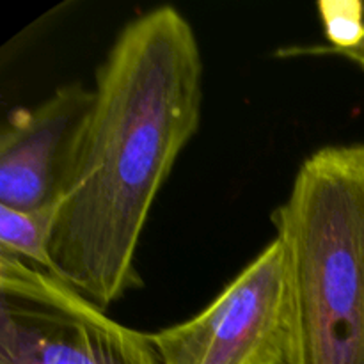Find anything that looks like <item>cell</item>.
Instances as JSON below:
<instances>
[{"label":"cell","instance_id":"obj_6","mask_svg":"<svg viewBox=\"0 0 364 364\" xmlns=\"http://www.w3.org/2000/svg\"><path fill=\"white\" fill-rule=\"evenodd\" d=\"M55 208L23 212L0 205V255L50 274V237Z\"/></svg>","mask_w":364,"mask_h":364},{"label":"cell","instance_id":"obj_3","mask_svg":"<svg viewBox=\"0 0 364 364\" xmlns=\"http://www.w3.org/2000/svg\"><path fill=\"white\" fill-rule=\"evenodd\" d=\"M0 364H164L151 334L116 322L75 288L0 255Z\"/></svg>","mask_w":364,"mask_h":364},{"label":"cell","instance_id":"obj_2","mask_svg":"<svg viewBox=\"0 0 364 364\" xmlns=\"http://www.w3.org/2000/svg\"><path fill=\"white\" fill-rule=\"evenodd\" d=\"M272 223L287 272V364H364V144L304 159Z\"/></svg>","mask_w":364,"mask_h":364},{"label":"cell","instance_id":"obj_7","mask_svg":"<svg viewBox=\"0 0 364 364\" xmlns=\"http://www.w3.org/2000/svg\"><path fill=\"white\" fill-rule=\"evenodd\" d=\"M320 18L326 28L327 41L333 45L331 52L350 48L364 36V6L358 0H322L318 4Z\"/></svg>","mask_w":364,"mask_h":364},{"label":"cell","instance_id":"obj_4","mask_svg":"<svg viewBox=\"0 0 364 364\" xmlns=\"http://www.w3.org/2000/svg\"><path fill=\"white\" fill-rule=\"evenodd\" d=\"M164 364H287L290 308L274 238L203 311L151 334Z\"/></svg>","mask_w":364,"mask_h":364},{"label":"cell","instance_id":"obj_5","mask_svg":"<svg viewBox=\"0 0 364 364\" xmlns=\"http://www.w3.org/2000/svg\"><path fill=\"white\" fill-rule=\"evenodd\" d=\"M92 100V89L73 82L11 112L0 130V205L57 210Z\"/></svg>","mask_w":364,"mask_h":364},{"label":"cell","instance_id":"obj_1","mask_svg":"<svg viewBox=\"0 0 364 364\" xmlns=\"http://www.w3.org/2000/svg\"><path fill=\"white\" fill-rule=\"evenodd\" d=\"M92 92L48 252L52 276L107 309L141 287L142 230L201 121L203 59L187 18L159 6L128 21Z\"/></svg>","mask_w":364,"mask_h":364},{"label":"cell","instance_id":"obj_8","mask_svg":"<svg viewBox=\"0 0 364 364\" xmlns=\"http://www.w3.org/2000/svg\"><path fill=\"white\" fill-rule=\"evenodd\" d=\"M338 53H341L343 57L350 59L352 63H355L358 66H361L364 70V36L361 38V41L358 43V45L350 46V48L338 50Z\"/></svg>","mask_w":364,"mask_h":364}]
</instances>
